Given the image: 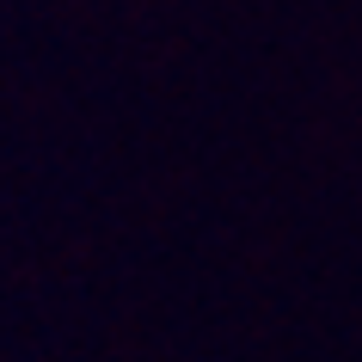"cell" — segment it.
Instances as JSON below:
<instances>
[]
</instances>
